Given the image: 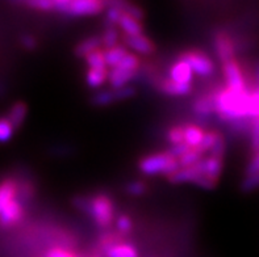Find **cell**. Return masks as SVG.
Masks as SVG:
<instances>
[{
    "label": "cell",
    "mask_w": 259,
    "mask_h": 257,
    "mask_svg": "<svg viewBox=\"0 0 259 257\" xmlns=\"http://www.w3.org/2000/svg\"><path fill=\"white\" fill-rule=\"evenodd\" d=\"M76 208L84 210L96 226L107 230L116 219V206L112 197L107 193H98L92 197L75 199Z\"/></svg>",
    "instance_id": "cell-1"
},
{
    "label": "cell",
    "mask_w": 259,
    "mask_h": 257,
    "mask_svg": "<svg viewBox=\"0 0 259 257\" xmlns=\"http://www.w3.org/2000/svg\"><path fill=\"white\" fill-rule=\"evenodd\" d=\"M181 167L178 159L172 157L168 151L149 153L138 162V170L146 176L163 175L168 177L170 175L177 172Z\"/></svg>",
    "instance_id": "cell-2"
},
{
    "label": "cell",
    "mask_w": 259,
    "mask_h": 257,
    "mask_svg": "<svg viewBox=\"0 0 259 257\" xmlns=\"http://www.w3.org/2000/svg\"><path fill=\"white\" fill-rule=\"evenodd\" d=\"M182 59H184L190 66L194 74L201 78H208L214 74V63L207 53L199 49H190L181 53Z\"/></svg>",
    "instance_id": "cell-3"
},
{
    "label": "cell",
    "mask_w": 259,
    "mask_h": 257,
    "mask_svg": "<svg viewBox=\"0 0 259 257\" xmlns=\"http://www.w3.org/2000/svg\"><path fill=\"white\" fill-rule=\"evenodd\" d=\"M107 3L102 0H67L63 15L71 17H90L105 12Z\"/></svg>",
    "instance_id": "cell-4"
},
{
    "label": "cell",
    "mask_w": 259,
    "mask_h": 257,
    "mask_svg": "<svg viewBox=\"0 0 259 257\" xmlns=\"http://www.w3.org/2000/svg\"><path fill=\"white\" fill-rule=\"evenodd\" d=\"M213 50L221 65L236 59V43L227 30L220 29L213 33Z\"/></svg>",
    "instance_id": "cell-5"
},
{
    "label": "cell",
    "mask_w": 259,
    "mask_h": 257,
    "mask_svg": "<svg viewBox=\"0 0 259 257\" xmlns=\"http://www.w3.org/2000/svg\"><path fill=\"white\" fill-rule=\"evenodd\" d=\"M223 72H224V79H225V87L230 91L234 92H241L247 89V83L245 75H243L242 67L237 59L229 61L227 63H223Z\"/></svg>",
    "instance_id": "cell-6"
},
{
    "label": "cell",
    "mask_w": 259,
    "mask_h": 257,
    "mask_svg": "<svg viewBox=\"0 0 259 257\" xmlns=\"http://www.w3.org/2000/svg\"><path fill=\"white\" fill-rule=\"evenodd\" d=\"M25 208L21 199L13 198L0 213V228H11L23 221Z\"/></svg>",
    "instance_id": "cell-7"
},
{
    "label": "cell",
    "mask_w": 259,
    "mask_h": 257,
    "mask_svg": "<svg viewBox=\"0 0 259 257\" xmlns=\"http://www.w3.org/2000/svg\"><path fill=\"white\" fill-rule=\"evenodd\" d=\"M168 79L178 83V84L192 85L194 72H192L191 67L187 65V62L184 59L178 57L174 61V63H171L170 70H168Z\"/></svg>",
    "instance_id": "cell-8"
},
{
    "label": "cell",
    "mask_w": 259,
    "mask_h": 257,
    "mask_svg": "<svg viewBox=\"0 0 259 257\" xmlns=\"http://www.w3.org/2000/svg\"><path fill=\"white\" fill-rule=\"evenodd\" d=\"M122 41H124L122 46H125V47L128 46L129 49L138 53V54H142V56H150L155 52L154 42L145 34H140V36L135 37L122 36Z\"/></svg>",
    "instance_id": "cell-9"
},
{
    "label": "cell",
    "mask_w": 259,
    "mask_h": 257,
    "mask_svg": "<svg viewBox=\"0 0 259 257\" xmlns=\"http://www.w3.org/2000/svg\"><path fill=\"white\" fill-rule=\"evenodd\" d=\"M213 96L214 89L207 92V93L199 94L195 98L194 104H192V112L195 116L200 118H209L214 114V107H213Z\"/></svg>",
    "instance_id": "cell-10"
},
{
    "label": "cell",
    "mask_w": 259,
    "mask_h": 257,
    "mask_svg": "<svg viewBox=\"0 0 259 257\" xmlns=\"http://www.w3.org/2000/svg\"><path fill=\"white\" fill-rule=\"evenodd\" d=\"M28 116V105L24 101H16L10 107L8 112L6 114V118L10 121L15 130H19L23 126L24 121Z\"/></svg>",
    "instance_id": "cell-11"
},
{
    "label": "cell",
    "mask_w": 259,
    "mask_h": 257,
    "mask_svg": "<svg viewBox=\"0 0 259 257\" xmlns=\"http://www.w3.org/2000/svg\"><path fill=\"white\" fill-rule=\"evenodd\" d=\"M158 91L167 96H187L192 91V85H183L172 82L168 78H161L157 82Z\"/></svg>",
    "instance_id": "cell-12"
},
{
    "label": "cell",
    "mask_w": 259,
    "mask_h": 257,
    "mask_svg": "<svg viewBox=\"0 0 259 257\" xmlns=\"http://www.w3.org/2000/svg\"><path fill=\"white\" fill-rule=\"evenodd\" d=\"M137 75V72H131L126 71V70L118 69H111L108 72V84L111 85L112 89H117V88L125 87V85H129V83L133 80Z\"/></svg>",
    "instance_id": "cell-13"
},
{
    "label": "cell",
    "mask_w": 259,
    "mask_h": 257,
    "mask_svg": "<svg viewBox=\"0 0 259 257\" xmlns=\"http://www.w3.org/2000/svg\"><path fill=\"white\" fill-rule=\"evenodd\" d=\"M117 26L122 30L124 36L135 37L140 36V34H144V26H142L141 21L135 19V17L129 16V15H125V13H121Z\"/></svg>",
    "instance_id": "cell-14"
},
{
    "label": "cell",
    "mask_w": 259,
    "mask_h": 257,
    "mask_svg": "<svg viewBox=\"0 0 259 257\" xmlns=\"http://www.w3.org/2000/svg\"><path fill=\"white\" fill-rule=\"evenodd\" d=\"M105 257H138L137 248L131 243L118 240L104 251Z\"/></svg>",
    "instance_id": "cell-15"
},
{
    "label": "cell",
    "mask_w": 259,
    "mask_h": 257,
    "mask_svg": "<svg viewBox=\"0 0 259 257\" xmlns=\"http://www.w3.org/2000/svg\"><path fill=\"white\" fill-rule=\"evenodd\" d=\"M19 182L15 179H6L0 182V213L7 203L17 197Z\"/></svg>",
    "instance_id": "cell-16"
},
{
    "label": "cell",
    "mask_w": 259,
    "mask_h": 257,
    "mask_svg": "<svg viewBox=\"0 0 259 257\" xmlns=\"http://www.w3.org/2000/svg\"><path fill=\"white\" fill-rule=\"evenodd\" d=\"M204 130L203 127L197 126L195 124H187L183 126V142L191 148H196L199 144L201 143L204 137Z\"/></svg>",
    "instance_id": "cell-17"
},
{
    "label": "cell",
    "mask_w": 259,
    "mask_h": 257,
    "mask_svg": "<svg viewBox=\"0 0 259 257\" xmlns=\"http://www.w3.org/2000/svg\"><path fill=\"white\" fill-rule=\"evenodd\" d=\"M102 47V41H100V36H90L87 38L82 39L80 42L76 43V46L74 47V54L78 58H83L87 57L90 53H92L94 50L100 49Z\"/></svg>",
    "instance_id": "cell-18"
},
{
    "label": "cell",
    "mask_w": 259,
    "mask_h": 257,
    "mask_svg": "<svg viewBox=\"0 0 259 257\" xmlns=\"http://www.w3.org/2000/svg\"><path fill=\"white\" fill-rule=\"evenodd\" d=\"M108 69H89L85 71V84L92 89H100L108 80Z\"/></svg>",
    "instance_id": "cell-19"
},
{
    "label": "cell",
    "mask_w": 259,
    "mask_h": 257,
    "mask_svg": "<svg viewBox=\"0 0 259 257\" xmlns=\"http://www.w3.org/2000/svg\"><path fill=\"white\" fill-rule=\"evenodd\" d=\"M104 50V59H105V65L109 69H115L118 63L121 62L122 58H124L126 54H128V50L126 47L122 45L113 46L111 49H103Z\"/></svg>",
    "instance_id": "cell-20"
},
{
    "label": "cell",
    "mask_w": 259,
    "mask_h": 257,
    "mask_svg": "<svg viewBox=\"0 0 259 257\" xmlns=\"http://www.w3.org/2000/svg\"><path fill=\"white\" fill-rule=\"evenodd\" d=\"M92 105L95 107H108V105L115 104L116 97L115 93H113V89H100V91H96L95 93L92 94L91 97Z\"/></svg>",
    "instance_id": "cell-21"
},
{
    "label": "cell",
    "mask_w": 259,
    "mask_h": 257,
    "mask_svg": "<svg viewBox=\"0 0 259 257\" xmlns=\"http://www.w3.org/2000/svg\"><path fill=\"white\" fill-rule=\"evenodd\" d=\"M112 3L115 4L118 10L121 11L122 13H125V15H129V16L135 17V19L140 20V21L144 20L145 12L141 7L136 6L133 3H129V2H112Z\"/></svg>",
    "instance_id": "cell-22"
},
{
    "label": "cell",
    "mask_w": 259,
    "mask_h": 257,
    "mask_svg": "<svg viewBox=\"0 0 259 257\" xmlns=\"http://www.w3.org/2000/svg\"><path fill=\"white\" fill-rule=\"evenodd\" d=\"M118 38H120V34H118L117 32V28L107 25V28L104 29L103 34L100 36L102 49H111V47H113V46H117Z\"/></svg>",
    "instance_id": "cell-23"
},
{
    "label": "cell",
    "mask_w": 259,
    "mask_h": 257,
    "mask_svg": "<svg viewBox=\"0 0 259 257\" xmlns=\"http://www.w3.org/2000/svg\"><path fill=\"white\" fill-rule=\"evenodd\" d=\"M84 61L85 63H87V66H89V69H108L107 65H105L104 50H103L102 47L90 53L89 56L84 57Z\"/></svg>",
    "instance_id": "cell-24"
},
{
    "label": "cell",
    "mask_w": 259,
    "mask_h": 257,
    "mask_svg": "<svg viewBox=\"0 0 259 257\" xmlns=\"http://www.w3.org/2000/svg\"><path fill=\"white\" fill-rule=\"evenodd\" d=\"M204 157L205 155L203 152H200L197 148H191L190 151H187V152L178 159V163H179L181 168H187V167L194 166L197 162H200Z\"/></svg>",
    "instance_id": "cell-25"
},
{
    "label": "cell",
    "mask_w": 259,
    "mask_h": 257,
    "mask_svg": "<svg viewBox=\"0 0 259 257\" xmlns=\"http://www.w3.org/2000/svg\"><path fill=\"white\" fill-rule=\"evenodd\" d=\"M220 134L217 130H208L204 133L203 140H201V143L199 144V147H196L197 150L203 152L204 155L205 153H209V151L213 148L214 143L217 142L219 137H220Z\"/></svg>",
    "instance_id": "cell-26"
},
{
    "label": "cell",
    "mask_w": 259,
    "mask_h": 257,
    "mask_svg": "<svg viewBox=\"0 0 259 257\" xmlns=\"http://www.w3.org/2000/svg\"><path fill=\"white\" fill-rule=\"evenodd\" d=\"M140 65H141V62H140L138 56H136L135 53H128V54L122 58L121 62L118 63L116 67L126 70V71L131 72H137L138 69H140Z\"/></svg>",
    "instance_id": "cell-27"
},
{
    "label": "cell",
    "mask_w": 259,
    "mask_h": 257,
    "mask_svg": "<svg viewBox=\"0 0 259 257\" xmlns=\"http://www.w3.org/2000/svg\"><path fill=\"white\" fill-rule=\"evenodd\" d=\"M249 117L253 121L259 118V88H250L249 94Z\"/></svg>",
    "instance_id": "cell-28"
},
{
    "label": "cell",
    "mask_w": 259,
    "mask_h": 257,
    "mask_svg": "<svg viewBox=\"0 0 259 257\" xmlns=\"http://www.w3.org/2000/svg\"><path fill=\"white\" fill-rule=\"evenodd\" d=\"M15 129L6 117H0V143H7L15 135Z\"/></svg>",
    "instance_id": "cell-29"
},
{
    "label": "cell",
    "mask_w": 259,
    "mask_h": 257,
    "mask_svg": "<svg viewBox=\"0 0 259 257\" xmlns=\"http://www.w3.org/2000/svg\"><path fill=\"white\" fill-rule=\"evenodd\" d=\"M166 139L170 143V146H177V144L183 142V126L177 125V126L170 127L166 133Z\"/></svg>",
    "instance_id": "cell-30"
},
{
    "label": "cell",
    "mask_w": 259,
    "mask_h": 257,
    "mask_svg": "<svg viewBox=\"0 0 259 257\" xmlns=\"http://www.w3.org/2000/svg\"><path fill=\"white\" fill-rule=\"evenodd\" d=\"M240 189L243 193H251L256 190V189H259V173L245 176V179L241 182Z\"/></svg>",
    "instance_id": "cell-31"
},
{
    "label": "cell",
    "mask_w": 259,
    "mask_h": 257,
    "mask_svg": "<svg viewBox=\"0 0 259 257\" xmlns=\"http://www.w3.org/2000/svg\"><path fill=\"white\" fill-rule=\"evenodd\" d=\"M116 228H117V234H128L133 228V221L128 214L118 215L115 219Z\"/></svg>",
    "instance_id": "cell-32"
},
{
    "label": "cell",
    "mask_w": 259,
    "mask_h": 257,
    "mask_svg": "<svg viewBox=\"0 0 259 257\" xmlns=\"http://www.w3.org/2000/svg\"><path fill=\"white\" fill-rule=\"evenodd\" d=\"M250 147L254 152L259 151V118H254L250 122Z\"/></svg>",
    "instance_id": "cell-33"
},
{
    "label": "cell",
    "mask_w": 259,
    "mask_h": 257,
    "mask_svg": "<svg viewBox=\"0 0 259 257\" xmlns=\"http://www.w3.org/2000/svg\"><path fill=\"white\" fill-rule=\"evenodd\" d=\"M113 93H115L116 102H118V101H125V100H129V98L132 97H135L136 88L133 87V85H125V87L113 89Z\"/></svg>",
    "instance_id": "cell-34"
},
{
    "label": "cell",
    "mask_w": 259,
    "mask_h": 257,
    "mask_svg": "<svg viewBox=\"0 0 259 257\" xmlns=\"http://www.w3.org/2000/svg\"><path fill=\"white\" fill-rule=\"evenodd\" d=\"M42 257H78L75 252H72L71 249L66 247H53L49 251L45 252Z\"/></svg>",
    "instance_id": "cell-35"
},
{
    "label": "cell",
    "mask_w": 259,
    "mask_h": 257,
    "mask_svg": "<svg viewBox=\"0 0 259 257\" xmlns=\"http://www.w3.org/2000/svg\"><path fill=\"white\" fill-rule=\"evenodd\" d=\"M146 189H148L146 184L144 181H140V180H133V181L128 182V185H126V192L131 195H135V197L145 194Z\"/></svg>",
    "instance_id": "cell-36"
},
{
    "label": "cell",
    "mask_w": 259,
    "mask_h": 257,
    "mask_svg": "<svg viewBox=\"0 0 259 257\" xmlns=\"http://www.w3.org/2000/svg\"><path fill=\"white\" fill-rule=\"evenodd\" d=\"M254 173H259V151L254 152V155L247 163L246 170H245V176L254 175Z\"/></svg>",
    "instance_id": "cell-37"
},
{
    "label": "cell",
    "mask_w": 259,
    "mask_h": 257,
    "mask_svg": "<svg viewBox=\"0 0 259 257\" xmlns=\"http://www.w3.org/2000/svg\"><path fill=\"white\" fill-rule=\"evenodd\" d=\"M21 45L25 47L26 50H33L37 47V39L30 34H25L21 37Z\"/></svg>",
    "instance_id": "cell-38"
},
{
    "label": "cell",
    "mask_w": 259,
    "mask_h": 257,
    "mask_svg": "<svg viewBox=\"0 0 259 257\" xmlns=\"http://www.w3.org/2000/svg\"><path fill=\"white\" fill-rule=\"evenodd\" d=\"M253 79H254V84H255V87L259 88V61H256L255 65H254Z\"/></svg>",
    "instance_id": "cell-39"
},
{
    "label": "cell",
    "mask_w": 259,
    "mask_h": 257,
    "mask_svg": "<svg viewBox=\"0 0 259 257\" xmlns=\"http://www.w3.org/2000/svg\"><path fill=\"white\" fill-rule=\"evenodd\" d=\"M94 257H100V256H94Z\"/></svg>",
    "instance_id": "cell-40"
}]
</instances>
